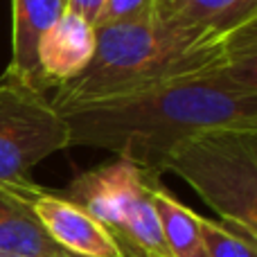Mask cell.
I'll return each mask as SVG.
<instances>
[{"label":"cell","instance_id":"obj_1","mask_svg":"<svg viewBox=\"0 0 257 257\" xmlns=\"http://www.w3.org/2000/svg\"><path fill=\"white\" fill-rule=\"evenodd\" d=\"M70 145L97 147L160 178L181 140L214 126H257V48L138 93L59 108Z\"/></svg>","mask_w":257,"mask_h":257},{"label":"cell","instance_id":"obj_5","mask_svg":"<svg viewBox=\"0 0 257 257\" xmlns=\"http://www.w3.org/2000/svg\"><path fill=\"white\" fill-rule=\"evenodd\" d=\"M66 147V120L41 90L0 81V185L27 183L32 167Z\"/></svg>","mask_w":257,"mask_h":257},{"label":"cell","instance_id":"obj_13","mask_svg":"<svg viewBox=\"0 0 257 257\" xmlns=\"http://www.w3.org/2000/svg\"><path fill=\"white\" fill-rule=\"evenodd\" d=\"M160 0H104L95 27L142 23L156 16Z\"/></svg>","mask_w":257,"mask_h":257},{"label":"cell","instance_id":"obj_4","mask_svg":"<svg viewBox=\"0 0 257 257\" xmlns=\"http://www.w3.org/2000/svg\"><path fill=\"white\" fill-rule=\"evenodd\" d=\"M158 178L117 158L79 174L61 196L84 208L117 241L122 257H169L151 201Z\"/></svg>","mask_w":257,"mask_h":257},{"label":"cell","instance_id":"obj_2","mask_svg":"<svg viewBox=\"0 0 257 257\" xmlns=\"http://www.w3.org/2000/svg\"><path fill=\"white\" fill-rule=\"evenodd\" d=\"M95 34L97 43L90 63L75 79L59 86L50 99L57 111L138 93L257 48V21L219 34L156 14L142 23L95 27Z\"/></svg>","mask_w":257,"mask_h":257},{"label":"cell","instance_id":"obj_9","mask_svg":"<svg viewBox=\"0 0 257 257\" xmlns=\"http://www.w3.org/2000/svg\"><path fill=\"white\" fill-rule=\"evenodd\" d=\"M23 187L25 183L0 185V255L59 257L63 248L41 226Z\"/></svg>","mask_w":257,"mask_h":257},{"label":"cell","instance_id":"obj_7","mask_svg":"<svg viewBox=\"0 0 257 257\" xmlns=\"http://www.w3.org/2000/svg\"><path fill=\"white\" fill-rule=\"evenodd\" d=\"M97 34L90 21L72 12L63 16L41 36L36 48V63L43 88H59L75 79L90 63Z\"/></svg>","mask_w":257,"mask_h":257},{"label":"cell","instance_id":"obj_11","mask_svg":"<svg viewBox=\"0 0 257 257\" xmlns=\"http://www.w3.org/2000/svg\"><path fill=\"white\" fill-rule=\"evenodd\" d=\"M151 201L169 257H208L199 235V214L174 199L160 183L151 187Z\"/></svg>","mask_w":257,"mask_h":257},{"label":"cell","instance_id":"obj_6","mask_svg":"<svg viewBox=\"0 0 257 257\" xmlns=\"http://www.w3.org/2000/svg\"><path fill=\"white\" fill-rule=\"evenodd\" d=\"M23 190L50 239L66 253L77 257H122L113 235L84 208L68 201L66 196L43 190L32 181L25 183Z\"/></svg>","mask_w":257,"mask_h":257},{"label":"cell","instance_id":"obj_16","mask_svg":"<svg viewBox=\"0 0 257 257\" xmlns=\"http://www.w3.org/2000/svg\"><path fill=\"white\" fill-rule=\"evenodd\" d=\"M0 257H9V255H0Z\"/></svg>","mask_w":257,"mask_h":257},{"label":"cell","instance_id":"obj_15","mask_svg":"<svg viewBox=\"0 0 257 257\" xmlns=\"http://www.w3.org/2000/svg\"><path fill=\"white\" fill-rule=\"evenodd\" d=\"M59 257H77V255H70V253H66V250H61V255Z\"/></svg>","mask_w":257,"mask_h":257},{"label":"cell","instance_id":"obj_3","mask_svg":"<svg viewBox=\"0 0 257 257\" xmlns=\"http://www.w3.org/2000/svg\"><path fill=\"white\" fill-rule=\"evenodd\" d=\"M165 172L190 183L196 194L237 230L257 232V126H214L181 140Z\"/></svg>","mask_w":257,"mask_h":257},{"label":"cell","instance_id":"obj_14","mask_svg":"<svg viewBox=\"0 0 257 257\" xmlns=\"http://www.w3.org/2000/svg\"><path fill=\"white\" fill-rule=\"evenodd\" d=\"M102 5H104V0H66V12L84 16L86 21H90L95 27V21H97V16H99Z\"/></svg>","mask_w":257,"mask_h":257},{"label":"cell","instance_id":"obj_8","mask_svg":"<svg viewBox=\"0 0 257 257\" xmlns=\"http://www.w3.org/2000/svg\"><path fill=\"white\" fill-rule=\"evenodd\" d=\"M66 12V0H12V61L5 81L30 86L43 93L36 63L39 41Z\"/></svg>","mask_w":257,"mask_h":257},{"label":"cell","instance_id":"obj_12","mask_svg":"<svg viewBox=\"0 0 257 257\" xmlns=\"http://www.w3.org/2000/svg\"><path fill=\"white\" fill-rule=\"evenodd\" d=\"M199 235L208 257H255V239L232 226L199 217Z\"/></svg>","mask_w":257,"mask_h":257},{"label":"cell","instance_id":"obj_10","mask_svg":"<svg viewBox=\"0 0 257 257\" xmlns=\"http://www.w3.org/2000/svg\"><path fill=\"white\" fill-rule=\"evenodd\" d=\"M156 14L185 27L226 34L257 21V0H160Z\"/></svg>","mask_w":257,"mask_h":257}]
</instances>
